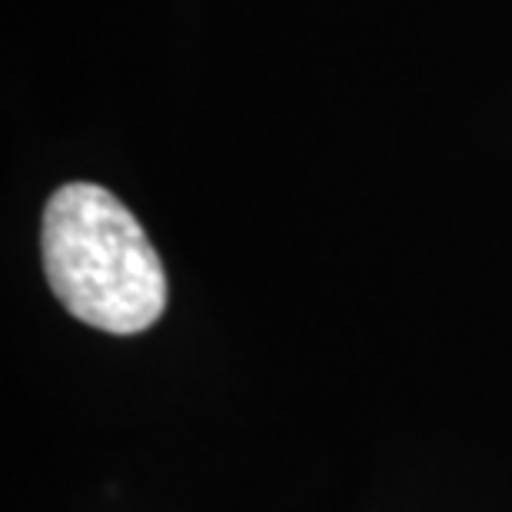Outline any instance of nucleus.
Here are the masks:
<instances>
[{"label":"nucleus","mask_w":512,"mask_h":512,"mask_svg":"<svg viewBox=\"0 0 512 512\" xmlns=\"http://www.w3.org/2000/svg\"><path fill=\"white\" fill-rule=\"evenodd\" d=\"M47 283L70 316L94 330L130 336L160 320L167 273L147 230L97 183H67L44 210Z\"/></svg>","instance_id":"nucleus-1"}]
</instances>
